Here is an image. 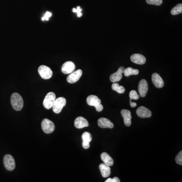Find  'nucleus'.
<instances>
[{
	"instance_id": "nucleus-1",
	"label": "nucleus",
	"mask_w": 182,
	"mask_h": 182,
	"mask_svg": "<svg viewBox=\"0 0 182 182\" xmlns=\"http://www.w3.org/2000/svg\"><path fill=\"white\" fill-rule=\"evenodd\" d=\"M11 103L13 109L16 111H20L23 106V100L21 96L17 93H14L11 97Z\"/></svg>"
},
{
	"instance_id": "nucleus-2",
	"label": "nucleus",
	"mask_w": 182,
	"mask_h": 182,
	"mask_svg": "<svg viewBox=\"0 0 182 182\" xmlns=\"http://www.w3.org/2000/svg\"><path fill=\"white\" fill-rule=\"evenodd\" d=\"M66 104V99L64 97H59L56 99L52 107L53 111L57 114L60 113Z\"/></svg>"
},
{
	"instance_id": "nucleus-3",
	"label": "nucleus",
	"mask_w": 182,
	"mask_h": 182,
	"mask_svg": "<svg viewBox=\"0 0 182 182\" xmlns=\"http://www.w3.org/2000/svg\"><path fill=\"white\" fill-rule=\"evenodd\" d=\"M56 99V95L54 93L52 92L48 93L44 100L43 105L44 107L47 109L51 108Z\"/></svg>"
},
{
	"instance_id": "nucleus-4",
	"label": "nucleus",
	"mask_w": 182,
	"mask_h": 182,
	"mask_svg": "<svg viewBox=\"0 0 182 182\" xmlns=\"http://www.w3.org/2000/svg\"><path fill=\"white\" fill-rule=\"evenodd\" d=\"M38 72L41 78L45 79H50L53 76L52 70L46 65H41L38 68Z\"/></svg>"
},
{
	"instance_id": "nucleus-5",
	"label": "nucleus",
	"mask_w": 182,
	"mask_h": 182,
	"mask_svg": "<svg viewBox=\"0 0 182 182\" xmlns=\"http://www.w3.org/2000/svg\"><path fill=\"white\" fill-rule=\"evenodd\" d=\"M41 126L42 130L45 133H52L55 130L54 123L47 118H45L43 120Z\"/></svg>"
},
{
	"instance_id": "nucleus-6",
	"label": "nucleus",
	"mask_w": 182,
	"mask_h": 182,
	"mask_svg": "<svg viewBox=\"0 0 182 182\" xmlns=\"http://www.w3.org/2000/svg\"><path fill=\"white\" fill-rule=\"evenodd\" d=\"M4 164L8 171H12L15 168V162L13 156L7 154L4 157Z\"/></svg>"
},
{
	"instance_id": "nucleus-7",
	"label": "nucleus",
	"mask_w": 182,
	"mask_h": 182,
	"mask_svg": "<svg viewBox=\"0 0 182 182\" xmlns=\"http://www.w3.org/2000/svg\"><path fill=\"white\" fill-rule=\"evenodd\" d=\"M83 72L81 69L74 71L69 74L67 78V81L70 83H74L78 82L82 76Z\"/></svg>"
},
{
	"instance_id": "nucleus-8",
	"label": "nucleus",
	"mask_w": 182,
	"mask_h": 182,
	"mask_svg": "<svg viewBox=\"0 0 182 182\" xmlns=\"http://www.w3.org/2000/svg\"><path fill=\"white\" fill-rule=\"evenodd\" d=\"M148 91V85L146 80L143 79L139 82L138 91L141 97H145Z\"/></svg>"
},
{
	"instance_id": "nucleus-9",
	"label": "nucleus",
	"mask_w": 182,
	"mask_h": 182,
	"mask_svg": "<svg viewBox=\"0 0 182 182\" xmlns=\"http://www.w3.org/2000/svg\"><path fill=\"white\" fill-rule=\"evenodd\" d=\"M76 66L75 63L72 61H67L65 62L62 66V72L64 74H70L75 71Z\"/></svg>"
},
{
	"instance_id": "nucleus-10",
	"label": "nucleus",
	"mask_w": 182,
	"mask_h": 182,
	"mask_svg": "<svg viewBox=\"0 0 182 182\" xmlns=\"http://www.w3.org/2000/svg\"><path fill=\"white\" fill-rule=\"evenodd\" d=\"M136 113L140 118H149L152 116L151 111L144 106H140L138 108Z\"/></svg>"
},
{
	"instance_id": "nucleus-11",
	"label": "nucleus",
	"mask_w": 182,
	"mask_h": 182,
	"mask_svg": "<svg viewBox=\"0 0 182 182\" xmlns=\"http://www.w3.org/2000/svg\"><path fill=\"white\" fill-rule=\"evenodd\" d=\"M125 68L124 67H120L118 68V71L115 72V73H113L112 75H111L110 76V80L111 82L112 83H116V82H119L121 80L122 77V73L124 72Z\"/></svg>"
},
{
	"instance_id": "nucleus-12",
	"label": "nucleus",
	"mask_w": 182,
	"mask_h": 182,
	"mask_svg": "<svg viewBox=\"0 0 182 182\" xmlns=\"http://www.w3.org/2000/svg\"><path fill=\"white\" fill-rule=\"evenodd\" d=\"M152 81L156 87L161 88L164 86V80L158 73H154L152 75Z\"/></svg>"
},
{
	"instance_id": "nucleus-13",
	"label": "nucleus",
	"mask_w": 182,
	"mask_h": 182,
	"mask_svg": "<svg viewBox=\"0 0 182 182\" xmlns=\"http://www.w3.org/2000/svg\"><path fill=\"white\" fill-rule=\"evenodd\" d=\"M130 60L133 63L137 64L143 65L145 64L146 61V58L140 54H134L130 57Z\"/></svg>"
},
{
	"instance_id": "nucleus-14",
	"label": "nucleus",
	"mask_w": 182,
	"mask_h": 182,
	"mask_svg": "<svg viewBox=\"0 0 182 182\" xmlns=\"http://www.w3.org/2000/svg\"><path fill=\"white\" fill-rule=\"evenodd\" d=\"M75 126L77 129H82L89 126V123L85 118L79 116L75 119Z\"/></svg>"
},
{
	"instance_id": "nucleus-15",
	"label": "nucleus",
	"mask_w": 182,
	"mask_h": 182,
	"mask_svg": "<svg viewBox=\"0 0 182 182\" xmlns=\"http://www.w3.org/2000/svg\"><path fill=\"white\" fill-rule=\"evenodd\" d=\"M83 139V147L84 149H87L90 147V142L92 141V135L88 132L83 133L82 135Z\"/></svg>"
},
{
	"instance_id": "nucleus-16",
	"label": "nucleus",
	"mask_w": 182,
	"mask_h": 182,
	"mask_svg": "<svg viewBox=\"0 0 182 182\" xmlns=\"http://www.w3.org/2000/svg\"><path fill=\"white\" fill-rule=\"evenodd\" d=\"M121 114L123 118L125 125L127 126H130L132 119V115L130 111L126 109H122L121 111Z\"/></svg>"
},
{
	"instance_id": "nucleus-17",
	"label": "nucleus",
	"mask_w": 182,
	"mask_h": 182,
	"mask_svg": "<svg viewBox=\"0 0 182 182\" xmlns=\"http://www.w3.org/2000/svg\"><path fill=\"white\" fill-rule=\"evenodd\" d=\"M98 126L102 128H109L112 129L114 126L113 123L109 119L106 118H100L98 121Z\"/></svg>"
},
{
	"instance_id": "nucleus-18",
	"label": "nucleus",
	"mask_w": 182,
	"mask_h": 182,
	"mask_svg": "<svg viewBox=\"0 0 182 182\" xmlns=\"http://www.w3.org/2000/svg\"><path fill=\"white\" fill-rule=\"evenodd\" d=\"M87 104L90 106L95 107L98 105L101 104V100L97 96L92 95L87 97Z\"/></svg>"
},
{
	"instance_id": "nucleus-19",
	"label": "nucleus",
	"mask_w": 182,
	"mask_h": 182,
	"mask_svg": "<svg viewBox=\"0 0 182 182\" xmlns=\"http://www.w3.org/2000/svg\"><path fill=\"white\" fill-rule=\"evenodd\" d=\"M101 173L103 178H107L111 174V168L110 166L105 164H101L99 165Z\"/></svg>"
},
{
	"instance_id": "nucleus-20",
	"label": "nucleus",
	"mask_w": 182,
	"mask_h": 182,
	"mask_svg": "<svg viewBox=\"0 0 182 182\" xmlns=\"http://www.w3.org/2000/svg\"><path fill=\"white\" fill-rule=\"evenodd\" d=\"M101 158L102 161H103L104 164L107 165L108 166H111L113 165L114 164V161L112 158L109 156L108 154L106 152H103L101 155Z\"/></svg>"
},
{
	"instance_id": "nucleus-21",
	"label": "nucleus",
	"mask_w": 182,
	"mask_h": 182,
	"mask_svg": "<svg viewBox=\"0 0 182 182\" xmlns=\"http://www.w3.org/2000/svg\"><path fill=\"white\" fill-rule=\"evenodd\" d=\"M139 70L138 69H133L131 68H128L125 69L123 72L124 75L126 76H129L132 75H138L139 74Z\"/></svg>"
},
{
	"instance_id": "nucleus-22",
	"label": "nucleus",
	"mask_w": 182,
	"mask_h": 182,
	"mask_svg": "<svg viewBox=\"0 0 182 182\" xmlns=\"http://www.w3.org/2000/svg\"><path fill=\"white\" fill-rule=\"evenodd\" d=\"M112 89L113 90L119 94H123L125 92V87L122 86H119L118 83H113L112 85Z\"/></svg>"
},
{
	"instance_id": "nucleus-23",
	"label": "nucleus",
	"mask_w": 182,
	"mask_h": 182,
	"mask_svg": "<svg viewBox=\"0 0 182 182\" xmlns=\"http://www.w3.org/2000/svg\"><path fill=\"white\" fill-rule=\"evenodd\" d=\"M182 12V4H179L171 10V14L173 15H176L181 14Z\"/></svg>"
},
{
	"instance_id": "nucleus-24",
	"label": "nucleus",
	"mask_w": 182,
	"mask_h": 182,
	"mask_svg": "<svg viewBox=\"0 0 182 182\" xmlns=\"http://www.w3.org/2000/svg\"><path fill=\"white\" fill-rule=\"evenodd\" d=\"M130 101L132 100H138L140 96L138 95L137 92L135 90H132L130 91L129 94Z\"/></svg>"
},
{
	"instance_id": "nucleus-25",
	"label": "nucleus",
	"mask_w": 182,
	"mask_h": 182,
	"mask_svg": "<svg viewBox=\"0 0 182 182\" xmlns=\"http://www.w3.org/2000/svg\"><path fill=\"white\" fill-rule=\"evenodd\" d=\"M146 2L148 4L160 6L162 4V0H146Z\"/></svg>"
},
{
	"instance_id": "nucleus-26",
	"label": "nucleus",
	"mask_w": 182,
	"mask_h": 182,
	"mask_svg": "<svg viewBox=\"0 0 182 182\" xmlns=\"http://www.w3.org/2000/svg\"><path fill=\"white\" fill-rule=\"evenodd\" d=\"M176 162L179 165H182V151L180 152L178 154L175 158Z\"/></svg>"
},
{
	"instance_id": "nucleus-27",
	"label": "nucleus",
	"mask_w": 182,
	"mask_h": 182,
	"mask_svg": "<svg viewBox=\"0 0 182 182\" xmlns=\"http://www.w3.org/2000/svg\"><path fill=\"white\" fill-rule=\"evenodd\" d=\"M82 9L80 8V6H78L76 8H73L72 9V12H74V13H77V16H78V17H80L81 16H82V13L81 12H82Z\"/></svg>"
},
{
	"instance_id": "nucleus-28",
	"label": "nucleus",
	"mask_w": 182,
	"mask_h": 182,
	"mask_svg": "<svg viewBox=\"0 0 182 182\" xmlns=\"http://www.w3.org/2000/svg\"><path fill=\"white\" fill-rule=\"evenodd\" d=\"M51 16H52V13L50 12L47 11L46 13L45 14L43 17L42 18V20L43 21H44V20L48 21V20H49V18Z\"/></svg>"
},
{
	"instance_id": "nucleus-29",
	"label": "nucleus",
	"mask_w": 182,
	"mask_h": 182,
	"mask_svg": "<svg viewBox=\"0 0 182 182\" xmlns=\"http://www.w3.org/2000/svg\"><path fill=\"white\" fill-rule=\"evenodd\" d=\"M105 182H120L121 181H120V180L118 178V177H114V178H113V179H111V178H109V179H108L107 180L105 181Z\"/></svg>"
},
{
	"instance_id": "nucleus-30",
	"label": "nucleus",
	"mask_w": 182,
	"mask_h": 182,
	"mask_svg": "<svg viewBox=\"0 0 182 182\" xmlns=\"http://www.w3.org/2000/svg\"><path fill=\"white\" fill-rule=\"evenodd\" d=\"M95 107L98 112H100L103 109V106L101 104L98 105L97 106H95Z\"/></svg>"
},
{
	"instance_id": "nucleus-31",
	"label": "nucleus",
	"mask_w": 182,
	"mask_h": 182,
	"mask_svg": "<svg viewBox=\"0 0 182 182\" xmlns=\"http://www.w3.org/2000/svg\"><path fill=\"white\" fill-rule=\"evenodd\" d=\"M130 105L132 107H135L137 106V103H134V102H132L131 101H130Z\"/></svg>"
}]
</instances>
